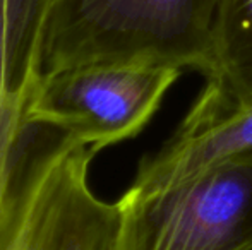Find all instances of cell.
Wrapping results in <instances>:
<instances>
[{"label": "cell", "mask_w": 252, "mask_h": 250, "mask_svg": "<svg viewBox=\"0 0 252 250\" xmlns=\"http://www.w3.org/2000/svg\"><path fill=\"white\" fill-rule=\"evenodd\" d=\"M218 0H50L34 79L94 63L208 74Z\"/></svg>", "instance_id": "6da1fadb"}, {"label": "cell", "mask_w": 252, "mask_h": 250, "mask_svg": "<svg viewBox=\"0 0 252 250\" xmlns=\"http://www.w3.org/2000/svg\"><path fill=\"white\" fill-rule=\"evenodd\" d=\"M117 204V250H252V151Z\"/></svg>", "instance_id": "7a4b0ae2"}, {"label": "cell", "mask_w": 252, "mask_h": 250, "mask_svg": "<svg viewBox=\"0 0 252 250\" xmlns=\"http://www.w3.org/2000/svg\"><path fill=\"white\" fill-rule=\"evenodd\" d=\"M180 76L175 67L94 63L34 79L28 94L30 120L67 132L94 153L136 136Z\"/></svg>", "instance_id": "3957f363"}, {"label": "cell", "mask_w": 252, "mask_h": 250, "mask_svg": "<svg viewBox=\"0 0 252 250\" xmlns=\"http://www.w3.org/2000/svg\"><path fill=\"white\" fill-rule=\"evenodd\" d=\"M251 151L252 107H221L199 98L172 139L139 165L130 187H166Z\"/></svg>", "instance_id": "277c9868"}, {"label": "cell", "mask_w": 252, "mask_h": 250, "mask_svg": "<svg viewBox=\"0 0 252 250\" xmlns=\"http://www.w3.org/2000/svg\"><path fill=\"white\" fill-rule=\"evenodd\" d=\"M206 76L201 100L252 107V0H218Z\"/></svg>", "instance_id": "5b68a950"}, {"label": "cell", "mask_w": 252, "mask_h": 250, "mask_svg": "<svg viewBox=\"0 0 252 250\" xmlns=\"http://www.w3.org/2000/svg\"><path fill=\"white\" fill-rule=\"evenodd\" d=\"M50 0H0V108L34 81V58Z\"/></svg>", "instance_id": "8992f818"}]
</instances>
